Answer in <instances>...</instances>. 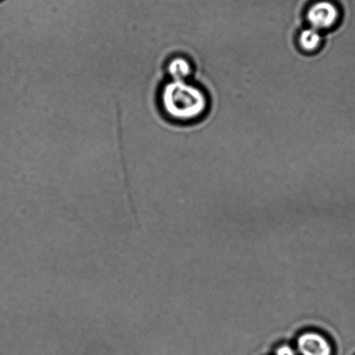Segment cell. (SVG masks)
<instances>
[{"label": "cell", "mask_w": 355, "mask_h": 355, "mask_svg": "<svg viewBox=\"0 0 355 355\" xmlns=\"http://www.w3.org/2000/svg\"><path fill=\"white\" fill-rule=\"evenodd\" d=\"M191 71L189 62L182 58L173 59L168 66V71L173 81H184L191 74Z\"/></svg>", "instance_id": "cell-4"}, {"label": "cell", "mask_w": 355, "mask_h": 355, "mask_svg": "<svg viewBox=\"0 0 355 355\" xmlns=\"http://www.w3.org/2000/svg\"><path fill=\"white\" fill-rule=\"evenodd\" d=\"M276 355H297L295 350L291 347L283 345L278 347L276 351Z\"/></svg>", "instance_id": "cell-6"}, {"label": "cell", "mask_w": 355, "mask_h": 355, "mask_svg": "<svg viewBox=\"0 0 355 355\" xmlns=\"http://www.w3.org/2000/svg\"><path fill=\"white\" fill-rule=\"evenodd\" d=\"M322 37L320 36L318 30L307 29L302 31L299 38L300 45L304 50L307 51H313L316 50L321 44Z\"/></svg>", "instance_id": "cell-5"}, {"label": "cell", "mask_w": 355, "mask_h": 355, "mask_svg": "<svg viewBox=\"0 0 355 355\" xmlns=\"http://www.w3.org/2000/svg\"><path fill=\"white\" fill-rule=\"evenodd\" d=\"M298 349L302 355H331L332 347L324 336L316 332H306L299 336Z\"/></svg>", "instance_id": "cell-3"}, {"label": "cell", "mask_w": 355, "mask_h": 355, "mask_svg": "<svg viewBox=\"0 0 355 355\" xmlns=\"http://www.w3.org/2000/svg\"><path fill=\"white\" fill-rule=\"evenodd\" d=\"M340 17L339 10L329 1L315 3L308 10L307 17L313 29L324 30L331 28Z\"/></svg>", "instance_id": "cell-2"}, {"label": "cell", "mask_w": 355, "mask_h": 355, "mask_svg": "<svg viewBox=\"0 0 355 355\" xmlns=\"http://www.w3.org/2000/svg\"><path fill=\"white\" fill-rule=\"evenodd\" d=\"M161 103L168 116L180 121L195 119L207 107L204 93L186 81H173L163 87Z\"/></svg>", "instance_id": "cell-1"}]
</instances>
